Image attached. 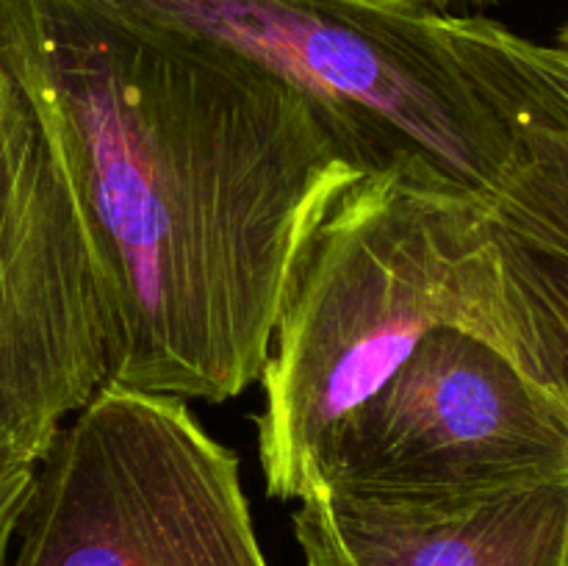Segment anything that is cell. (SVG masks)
Listing matches in <instances>:
<instances>
[{
    "label": "cell",
    "mask_w": 568,
    "mask_h": 566,
    "mask_svg": "<svg viewBox=\"0 0 568 566\" xmlns=\"http://www.w3.org/2000/svg\"><path fill=\"white\" fill-rule=\"evenodd\" d=\"M0 72L81 214L111 383L242 397L305 239L366 175L353 150L275 78L103 0H0Z\"/></svg>",
    "instance_id": "cell-1"
},
{
    "label": "cell",
    "mask_w": 568,
    "mask_h": 566,
    "mask_svg": "<svg viewBox=\"0 0 568 566\" xmlns=\"http://www.w3.org/2000/svg\"><path fill=\"white\" fill-rule=\"evenodd\" d=\"M505 122L519 153L491 216L519 300L516 358L568 408V148L538 128Z\"/></svg>",
    "instance_id": "cell-8"
},
{
    "label": "cell",
    "mask_w": 568,
    "mask_h": 566,
    "mask_svg": "<svg viewBox=\"0 0 568 566\" xmlns=\"http://www.w3.org/2000/svg\"><path fill=\"white\" fill-rule=\"evenodd\" d=\"M449 44L488 103L568 148V59L488 17L444 14Z\"/></svg>",
    "instance_id": "cell-9"
},
{
    "label": "cell",
    "mask_w": 568,
    "mask_h": 566,
    "mask_svg": "<svg viewBox=\"0 0 568 566\" xmlns=\"http://www.w3.org/2000/svg\"><path fill=\"white\" fill-rule=\"evenodd\" d=\"M564 475L568 408L558 394L480 333L438 327L331 427L311 486L453 497Z\"/></svg>",
    "instance_id": "cell-5"
},
{
    "label": "cell",
    "mask_w": 568,
    "mask_h": 566,
    "mask_svg": "<svg viewBox=\"0 0 568 566\" xmlns=\"http://www.w3.org/2000/svg\"><path fill=\"white\" fill-rule=\"evenodd\" d=\"M297 92L366 175L494 203L519 144L419 0H103Z\"/></svg>",
    "instance_id": "cell-3"
},
{
    "label": "cell",
    "mask_w": 568,
    "mask_h": 566,
    "mask_svg": "<svg viewBox=\"0 0 568 566\" xmlns=\"http://www.w3.org/2000/svg\"><path fill=\"white\" fill-rule=\"evenodd\" d=\"M31 483L33 469H17L9 472V475H0V566H9L17 522H20L22 508H26Z\"/></svg>",
    "instance_id": "cell-10"
},
{
    "label": "cell",
    "mask_w": 568,
    "mask_h": 566,
    "mask_svg": "<svg viewBox=\"0 0 568 566\" xmlns=\"http://www.w3.org/2000/svg\"><path fill=\"white\" fill-rule=\"evenodd\" d=\"M9 566H270L242 461L189 400L105 383L59 431Z\"/></svg>",
    "instance_id": "cell-4"
},
{
    "label": "cell",
    "mask_w": 568,
    "mask_h": 566,
    "mask_svg": "<svg viewBox=\"0 0 568 566\" xmlns=\"http://www.w3.org/2000/svg\"><path fill=\"white\" fill-rule=\"evenodd\" d=\"M297 503L305 566H568V475L453 497L311 486Z\"/></svg>",
    "instance_id": "cell-7"
},
{
    "label": "cell",
    "mask_w": 568,
    "mask_h": 566,
    "mask_svg": "<svg viewBox=\"0 0 568 566\" xmlns=\"http://www.w3.org/2000/svg\"><path fill=\"white\" fill-rule=\"evenodd\" d=\"M555 48H558L560 53H564L566 59H568V20H566V26L560 28V33H558V42H555Z\"/></svg>",
    "instance_id": "cell-11"
},
{
    "label": "cell",
    "mask_w": 568,
    "mask_h": 566,
    "mask_svg": "<svg viewBox=\"0 0 568 566\" xmlns=\"http://www.w3.org/2000/svg\"><path fill=\"white\" fill-rule=\"evenodd\" d=\"M419 3H427V6H436V9H442L444 3H453V0H419Z\"/></svg>",
    "instance_id": "cell-12"
},
{
    "label": "cell",
    "mask_w": 568,
    "mask_h": 566,
    "mask_svg": "<svg viewBox=\"0 0 568 566\" xmlns=\"http://www.w3.org/2000/svg\"><path fill=\"white\" fill-rule=\"evenodd\" d=\"M438 327L480 333L516 361L519 300L491 203L361 175L308 233L277 309L258 381L266 494L303 497L322 438Z\"/></svg>",
    "instance_id": "cell-2"
},
{
    "label": "cell",
    "mask_w": 568,
    "mask_h": 566,
    "mask_svg": "<svg viewBox=\"0 0 568 566\" xmlns=\"http://www.w3.org/2000/svg\"><path fill=\"white\" fill-rule=\"evenodd\" d=\"M109 300L70 186L0 72V475L33 469L111 383Z\"/></svg>",
    "instance_id": "cell-6"
}]
</instances>
